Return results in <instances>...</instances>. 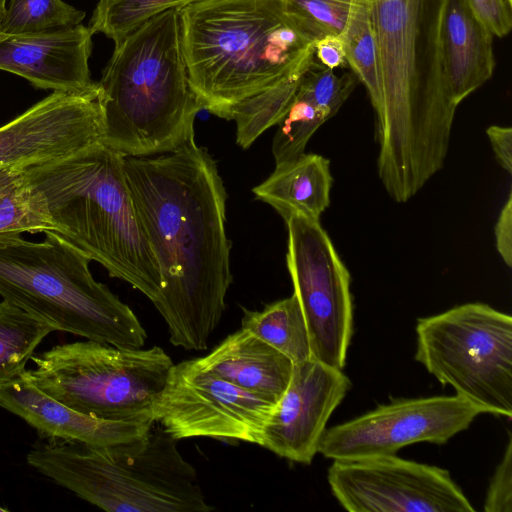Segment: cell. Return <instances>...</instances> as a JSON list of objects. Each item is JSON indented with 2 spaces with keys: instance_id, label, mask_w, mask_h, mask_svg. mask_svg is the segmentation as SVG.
Segmentation results:
<instances>
[{
  "instance_id": "1",
  "label": "cell",
  "mask_w": 512,
  "mask_h": 512,
  "mask_svg": "<svg viewBox=\"0 0 512 512\" xmlns=\"http://www.w3.org/2000/svg\"><path fill=\"white\" fill-rule=\"evenodd\" d=\"M123 165L159 268L161 288L153 304L169 341L205 350L232 282L227 193L216 162L194 141L156 157L124 156Z\"/></svg>"
},
{
  "instance_id": "2",
  "label": "cell",
  "mask_w": 512,
  "mask_h": 512,
  "mask_svg": "<svg viewBox=\"0 0 512 512\" xmlns=\"http://www.w3.org/2000/svg\"><path fill=\"white\" fill-rule=\"evenodd\" d=\"M444 0H369L381 107L377 171L397 203L414 197L445 163L457 106L441 67Z\"/></svg>"
},
{
  "instance_id": "3",
  "label": "cell",
  "mask_w": 512,
  "mask_h": 512,
  "mask_svg": "<svg viewBox=\"0 0 512 512\" xmlns=\"http://www.w3.org/2000/svg\"><path fill=\"white\" fill-rule=\"evenodd\" d=\"M189 82L202 109L220 118L243 100L303 73L314 43L283 0H199L179 9Z\"/></svg>"
},
{
  "instance_id": "4",
  "label": "cell",
  "mask_w": 512,
  "mask_h": 512,
  "mask_svg": "<svg viewBox=\"0 0 512 512\" xmlns=\"http://www.w3.org/2000/svg\"><path fill=\"white\" fill-rule=\"evenodd\" d=\"M97 84L106 147L142 157L195 141L202 107L189 82L179 9L149 19L115 44Z\"/></svg>"
},
{
  "instance_id": "5",
  "label": "cell",
  "mask_w": 512,
  "mask_h": 512,
  "mask_svg": "<svg viewBox=\"0 0 512 512\" xmlns=\"http://www.w3.org/2000/svg\"><path fill=\"white\" fill-rule=\"evenodd\" d=\"M123 158L102 143L23 171L56 232L152 303L160 294L156 258L129 190Z\"/></svg>"
},
{
  "instance_id": "6",
  "label": "cell",
  "mask_w": 512,
  "mask_h": 512,
  "mask_svg": "<svg viewBox=\"0 0 512 512\" xmlns=\"http://www.w3.org/2000/svg\"><path fill=\"white\" fill-rule=\"evenodd\" d=\"M162 428L109 446L49 438L27 463L85 501L109 512H208L195 468Z\"/></svg>"
},
{
  "instance_id": "7",
  "label": "cell",
  "mask_w": 512,
  "mask_h": 512,
  "mask_svg": "<svg viewBox=\"0 0 512 512\" xmlns=\"http://www.w3.org/2000/svg\"><path fill=\"white\" fill-rule=\"evenodd\" d=\"M33 242L0 235V296L35 318L88 340L142 348L147 333L132 309L91 274L82 251L55 231Z\"/></svg>"
},
{
  "instance_id": "8",
  "label": "cell",
  "mask_w": 512,
  "mask_h": 512,
  "mask_svg": "<svg viewBox=\"0 0 512 512\" xmlns=\"http://www.w3.org/2000/svg\"><path fill=\"white\" fill-rule=\"evenodd\" d=\"M24 376L58 402L88 416L154 424L153 408L169 370L160 347L120 348L93 340L34 354Z\"/></svg>"
},
{
  "instance_id": "9",
  "label": "cell",
  "mask_w": 512,
  "mask_h": 512,
  "mask_svg": "<svg viewBox=\"0 0 512 512\" xmlns=\"http://www.w3.org/2000/svg\"><path fill=\"white\" fill-rule=\"evenodd\" d=\"M415 360L482 413L512 416V318L466 303L419 318Z\"/></svg>"
},
{
  "instance_id": "10",
  "label": "cell",
  "mask_w": 512,
  "mask_h": 512,
  "mask_svg": "<svg viewBox=\"0 0 512 512\" xmlns=\"http://www.w3.org/2000/svg\"><path fill=\"white\" fill-rule=\"evenodd\" d=\"M284 221L287 268L306 321L312 358L342 370L353 335L350 273L319 220L293 213Z\"/></svg>"
},
{
  "instance_id": "11",
  "label": "cell",
  "mask_w": 512,
  "mask_h": 512,
  "mask_svg": "<svg viewBox=\"0 0 512 512\" xmlns=\"http://www.w3.org/2000/svg\"><path fill=\"white\" fill-rule=\"evenodd\" d=\"M274 405L191 359L170 368L153 417L178 441L210 437L259 445Z\"/></svg>"
},
{
  "instance_id": "12",
  "label": "cell",
  "mask_w": 512,
  "mask_h": 512,
  "mask_svg": "<svg viewBox=\"0 0 512 512\" xmlns=\"http://www.w3.org/2000/svg\"><path fill=\"white\" fill-rule=\"evenodd\" d=\"M481 413L456 394L397 399L326 428L318 453L333 460H355L395 455L403 447L419 442L445 444L468 429Z\"/></svg>"
},
{
  "instance_id": "13",
  "label": "cell",
  "mask_w": 512,
  "mask_h": 512,
  "mask_svg": "<svg viewBox=\"0 0 512 512\" xmlns=\"http://www.w3.org/2000/svg\"><path fill=\"white\" fill-rule=\"evenodd\" d=\"M328 484L350 512H473L448 470L386 455L334 460Z\"/></svg>"
},
{
  "instance_id": "14",
  "label": "cell",
  "mask_w": 512,
  "mask_h": 512,
  "mask_svg": "<svg viewBox=\"0 0 512 512\" xmlns=\"http://www.w3.org/2000/svg\"><path fill=\"white\" fill-rule=\"evenodd\" d=\"M103 136L98 84L80 93L53 91L0 126V169L61 159L102 143Z\"/></svg>"
},
{
  "instance_id": "15",
  "label": "cell",
  "mask_w": 512,
  "mask_h": 512,
  "mask_svg": "<svg viewBox=\"0 0 512 512\" xmlns=\"http://www.w3.org/2000/svg\"><path fill=\"white\" fill-rule=\"evenodd\" d=\"M351 386L341 369L314 358L293 364L289 384L264 425L259 445L309 465L330 416Z\"/></svg>"
},
{
  "instance_id": "16",
  "label": "cell",
  "mask_w": 512,
  "mask_h": 512,
  "mask_svg": "<svg viewBox=\"0 0 512 512\" xmlns=\"http://www.w3.org/2000/svg\"><path fill=\"white\" fill-rule=\"evenodd\" d=\"M93 33L79 24L40 33H0V70L25 78L36 88L80 93L96 87L89 58Z\"/></svg>"
},
{
  "instance_id": "17",
  "label": "cell",
  "mask_w": 512,
  "mask_h": 512,
  "mask_svg": "<svg viewBox=\"0 0 512 512\" xmlns=\"http://www.w3.org/2000/svg\"><path fill=\"white\" fill-rule=\"evenodd\" d=\"M0 406L23 419L43 438L109 446L146 435L152 423L97 419L49 397L24 374L0 389Z\"/></svg>"
},
{
  "instance_id": "18",
  "label": "cell",
  "mask_w": 512,
  "mask_h": 512,
  "mask_svg": "<svg viewBox=\"0 0 512 512\" xmlns=\"http://www.w3.org/2000/svg\"><path fill=\"white\" fill-rule=\"evenodd\" d=\"M439 53L448 96L455 106L493 74V35L466 0H444Z\"/></svg>"
},
{
  "instance_id": "19",
  "label": "cell",
  "mask_w": 512,
  "mask_h": 512,
  "mask_svg": "<svg viewBox=\"0 0 512 512\" xmlns=\"http://www.w3.org/2000/svg\"><path fill=\"white\" fill-rule=\"evenodd\" d=\"M196 359L222 379L273 404L286 390L293 370L290 359L243 328Z\"/></svg>"
},
{
  "instance_id": "20",
  "label": "cell",
  "mask_w": 512,
  "mask_h": 512,
  "mask_svg": "<svg viewBox=\"0 0 512 512\" xmlns=\"http://www.w3.org/2000/svg\"><path fill=\"white\" fill-rule=\"evenodd\" d=\"M333 177L330 161L319 154H302L276 165L274 172L252 189L256 199L272 206L285 220L293 213L319 220L330 205Z\"/></svg>"
},
{
  "instance_id": "21",
  "label": "cell",
  "mask_w": 512,
  "mask_h": 512,
  "mask_svg": "<svg viewBox=\"0 0 512 512\" xmlns=\"http://www.w3.org/2000/svg\"><path fill=\"white\" fill-rule=\"evenodd\" d=\"M243 312L241 328L278 350L293 364L312 358L306 321L295 294L268 304L261 311L243 308Z\"/></svg>"
},
{
  "instance_id": "22",
  "label": "cell",
  "mask_w": 512,
  "mask_h": 512,
  "mask_svg": "<svg viewBox=\"0 0 512 512\" xmlns=\"http://www.w3.org/2000/svg\"><path fill=\"white\" fill-rule=\"evenodd\" d=\"M46 231L56 227L23 169H0V235Z\"/></svg>"
},
{
  "instance_id": "23",
  "label": "cell",
  "mask_w": 512,
  "mask_h": 512,
  "mask_svg": "<svg viewBox=\"0 0 512 512\" xmlns=\"http://www.w3.org/2000/svg\"><path fill=\"white\" fill-rule=\"evenodd\" d=\"M53 328L14 304L0 302V389L21 376Z\"/></svg>"
},
{
  "instance_id": "24",
  "label": "cell",
  "mask_w": 512,
  "mask_h": 512,
  "mask_svg": "<svg viewBox=\"0 0 512 512\" xmlns=\"http://www.w3.org/2000/svg\"><path fill=\"white\" fill-rule=\"evenodd\" d=\"M339 36L343 42L346 62L365 86L377 114L381 107V87L369 0H351L349 14Z\"/></svg>"
},
{
  "instance_id": "25",
  "label": "cell",
  "mask_w": 512,
  "mask_h": 512,
  "mask_svg": "<svg viewBox=\"0 0 512 512\" xmlns=\"http://www.w3.org/2000/svg\"><path fill=\"white\" fill-rule=\"evenodd\" d=\"M303 73L284 79L230 110L226 119L236 122V142L241 148H249L263 132L280 123L295 98Z\"/></svg>"
},
{
  "instance_id": "26",
  "label": "cell",
  "mask_w": 512,
  "mask_h": 512,
  "mask_svg": "<svg viewBox=\"0 0 512 512\" xmlns=\"http://www.w3.org/2000/svg\"><path fill=\"white\" fill-rule=\"evenodd\" d=\"M199 0H99L89 22L92 33L121 42L149 19L169 10L182 9Z\"/></svg>"
},
{
  "instance_id": "27",
  "label": "cell",
  "mask_w": 512,
  "mask_h": 512,
  "mask_svg": "<svg viewBox=\"0 0 512 512\" xmlns=\"http://www.w3.org/2000/svg\"><path fill=\"white\" fill-rule=\"evenodd\" d=\"M85 12L62 0H9L2 34L40 33L81 24Z\"/></svg>"
},
{
  "instance_id": "28",
  "label": "cell",
  "mask_w": 512,
  "mask_h": 512,
  "mask_svg": "<svg viewBox=\"0 0 512 512\" xmlns=\"http://www.w3.org/2000/svg\"><path fill=\"white\" fill-rule=\"evenodd\" d=\"M328 119L330 117L325 112L295 95L273 138L275 164H283L304 154L310 138Z\"/></svg>"
},
{
  "instance_id": "29",
  "label": "cell",
  "mask_w": 512,
  "mask_h": 512,
  "mask_svg": "<svg viewBox=\"0 0 512 512\" xmlns=\"http://www.w3.org/2000/svg\"><path fill=\"white\" fill-rule=\"evenodd\" d=\"M284 10L297 29L315 43L326 35H340L351 0H283Z\"/></svg>"
},
{
  "instance_id": "30",
  "label": "cell",
  "mask_w": 512,
  "mask_h": 512,
  "mask_svg": "<svg viewBox=\"0 0 512 512\" xmlns=\"http://www.w3.org/2000/svg\"><path fill=\"white\" fill-rule=\"evenodd\" d=\"M355 79L353 72L338 76L313 58L300 78L296 95L308 100L331 118L353 91Z\"/></svg>"
},
{
  "instance_id": "31",
  "label": "cell",
  "mask_w": 512,
  "mask_h": 512,
  "mask_svg": "<svg viewBox=\"0 0 512 512\" xmlns=\"http://www.w3.org/2000/svg\"><path fill=\"white\" fill-rule=\"evenodd\" d=\"M485 512L512 511V437L508 433V443L503 458L491 478L484 501Z\"/></svg>"
},
{
  "instance_id": "32",
  "label": "cell",
  "mask_w": 512,
  "mask_h": 512,
  "mask_svg": "<svg viewBox=\"0 0 512 512\" xmlns=\"http://www.w3.org/2000/svg\"><path fill=\"white\" fill-rule=\"evenodd\" d=\"M476 18L494 36H506L512 27V4L507 0H466Z\"/></svg>"
},
{
  "instance_id": "33",
  "label": "cell",
  "mask_w": 512,
  "mask_h": 512,
  "mask_svg": "<svg viewBox=\"0 0 512 512\" xmlns=\"http://www.w3.org/2000/svg\"><path fill=\"white\" fill-rule=\"evenodd\" d=\"M314 57L317 61L334 70L347 64L343 42L339 35H326L314 43Z\"/></svg>"
},
{
  "instance_id": "34",
  "label": "cell",
  "mask_w": 512,
  "mask_h": 512,
  "mask_svg": "<svg viewBox=\"0 0 512 512\" xmlns=\"http://www.w3.org/2000/svg\"><path fill=\"white\" fill-rule=\"evenodd\" d=\"M497 250L508 267L512 266V195L509 194L495 225Z\"/></svg>"
},
{
  "instance_id": "35",
  "label": "cell",
  "mask_w": 512,
  "mask_h": 512,
  "mask_svg": "<svg viewBox=\"0 0 512 512\" xmlns=\"http://www.w3.org/2000/svg\"><path fill=\"white\" fill-rule=\"evenodd\" d=\"M486 134L489 138L492 150L501 165L509 174L512 173V129L492 125L487 128Z\"/></svg>"
},
{
  "instance_id": "36",
  "label": "cell",
  "mask_w": 512,
  "mask_h": 512,
  "mask_svg": "<svg viewBox=\"0 0 512 512\" xmlns=\"http://www.w3.org/2000/svg\"><path fill=\"white\" fill-rule=\"evenodd\" d=\"M7 1L8 0H0V31H1L2 22H3L4 16H5V12H6Z\"/></svg>"
},
{
  "instance_id": "37",
  "label": "cell",
  "mask_w": 512,
  "mask_h": 512,
  "mask_svg": "<svg viewBox=\"0 0 512 512\" xmlns=\"http://www.w3.org/2000/svg\"><path fill=\"white\" fill-rule=\"evenodd\" d=\"M8 510L6 508L0 507V512H7Z\"/></svg>"
},
{
  "instance_id": "38",
  "label": "cell",
  "mask_w": 512,
  "mask_h": 512,
  "mask_svg": "<svg viewBox=\"0 0 512 512\" xmlns=\"http://www.w3.org/2000/svg\"><path fill=\"white\" fill-rule=\"evenodd\" d=\"M510 4H512V0H507Z\"/></svg>"
}]
</instances>
